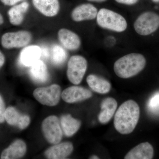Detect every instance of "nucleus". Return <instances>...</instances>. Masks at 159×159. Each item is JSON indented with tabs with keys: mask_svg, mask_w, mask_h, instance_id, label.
I'll use <instances>...</instances> for the list:
<instances>
[{
	"mask_svg": "<svg viewBox=\"0 0 159 159\" xmlns=\"http://www.w3.org/2000/svg\"><path fill=\"white\" fill-rule=\"evenodd\" d=\"M140 113V108L135 101L129 100L123 102L115 115V128L122 134H130L138 124Z\"/></svg>",
	"mask_w": 159,
	"mask_h": 159,
	"instance_id": "1",
	"label": "nucleus"
},
{
	"mask_svg": "<svg viewBox=\"0 0 159 159\" xmlns=\"http://www.w3.org/2000/svg\"><path fill=\"white\" fill-rule=\"evenodd\" d=\"M146 64V59L142 54L130 53L117 60L114 63V70L118 77L127 79L140 73Z\"/></svg>",
	"mask_w": 159,
	"mask_h": 159,
	"instance_id": "2",
	"label": "nucleus"
},
{
	"mask_svg": "<svg viewBox=\"0 0 159 159\" xmlns=\"http://www.w3.org/2000/svg\"><path fill=\"white\" fill-rule=\"evenodd\" d=\"M97 24L102 29L116 32H123L127 28V23L121 14L110 9L102 8L98 11Z\"/></svg>",
	"mask_w": 159,
	"mask_h": 159,
	"instance_id": "3",
	"label": "nucleus"
},
{
	"mask_svg": "<svg viewBox=\"0 0 159 159\" xmlns=\"http://www.w3.org/2000/svg\"><path fill=\"white\" fill-rule=\"evenodd\" d=\"M32 39V34L27 30L10 31L2 34L1 44L3 48L7 50L22 48L29 45Z\"/></svg>",
	"mask_w": 159,
	"mask_h": 159,
	"instance_id": "4",
	"label": "nucleus"
},
{
	"mask_svg": "<svg viewBox=\"0 0 159 159\" xmlns=\"http://www.w3.org/2000/svg\"><path fill=\"white\" fill-rule=\"evenodd\" d=\"M134 27L139 35H150L159 28V15L153 11L143 12L135 21Z\"/></svg>",
	"mask_w": 159,
	"mask_h": 159,
	"instance_id": "5",
	"label": "nucleus"
},
{
	"mask_svg": "<svg viewBox=\"0 0 159 159\" xmlns=\"http://www.w3.org/2000/svg\"><path fill=\"white\" fill-rule=\"evenodd\" d=\"M87 67V61L85 57L79 55L71 56L68 62L66 73L69 81L76 85L80 83Z\"/></svg>",
	"mask_w": 159,
	"mask_h": 159,
	"instance_id": "6",
	"label": "nucleus"
},
{
	"mask_svg": "<svg viewBox=\"0 0 159 159\" xmlns=\"http://www.w3.org/2000/svg\"><path fill=\"white\" fill-rule=\"evenodd\" d=\"M61 94V87L57 84L46 87L38 88L33 92L34 98L39 102L43 105L50 107L58 104Z\"/></svg>",
	"mask_w": 159,
	"mask_h": 159,
	"instance_id": "7",
	"label": "nucleus"
},
{
	"mask_svg": "<svg viewBox=\"0 0 159 159\" xmlns=\"http://www.w3.org/2000/svg\"><path fill=\"white\" fill-rule=\"evenodd\" d=\"M42 129L46 140L51 144L59 143L62 138V130L59 119L55 116L46 118L42 124Z\"/></svg>",
	"mask_w": 159,
	"mask_h": 159,
	"instance_id": "8",
	"label": "nucleus"
},
{
	"mask_svg": "<svg viewBox=\"0 0 159 159\" xmlns=\"http://www.w3.org/2000/svg\"><path fill=\"white\" fill-rule=\"evenodd\" d=\"M98 11L97 7L91 3L80 4L72 10L71 17L77 22L93 20L97 18Z\"/></svg>",
	"mask_w": 159,
	"mask_h": 159,
	"instance_id": "9",
	"label": "nucleus"
},
{
	"mask_svg": "<svg viewBox=\"0 0 159 159\" xmlns=\"http://www.w3.org/2000/svg\"><path fill=\"white\" fill-rule=\"evenodd\" d=\"M92 92L87 89L80 86L70 87L65 89L61 93L63 100L67 103L80 102L92 97Z\"/></svg>",
	"mask_w": 159,
	"mask_h": 159,
	"instance_id": "10",
	"label": "nucleus"
},
{
	"mask_svg": "<svg viewBox=\"0 0 159 159\" xmlns=\"http://www.w3.org/2000/svg\"><path fill=\"white\" fill-rule=\"evenodd\" d=\"M57 37L61 45L69 51H76L81 46V39L79 35L68 29L62 28L59 29Z\"/></svg>",
	"mask_w": 159,
	"mask_h": 159,
	"instance_id": "11",
	"label": "nucleus"
},
{
	"mask_svg": "<svg viewBox=\"0 0 159 159\" xmlns=\"http://www.w3.org/2000/svg\"><path fill=\"white\" fill-rule=\"evenodd\" d=\"M34 8L46 17L56 16L60 10L59 0H31Z\"/></svg>",
	"mask_w": 159,
	"mask_h": 159,
	"instance_id": "12",
	"label": "nucleus"
},
{
	"mask_svg": "<svg viewBox=\"0 0 159 159\" xmlns=\"http://www.w3.org/2000/svg\"><path fill=\"white\" fill-rule=\"evenodd\" d=\"M30 4L25 1L11 6L7 11L9 23L13 26L21 25L25 19V14L29 10Z\"/></svg>",
	"mask_w": 159,
	"mask_h": 159,
	"instance_id": "13",
	"label": "nucleus"
},
{
	"mask_svg": "<svg viewBox=\"0 0 159 159\" xmlns=\"http://www.w3.org/2000/svg\"><path fill=\"white\" fill-rule=\"evenodd\" d=\"M73 149L74 146L71 142L57 143L47 149L45 155L49 159H65L71 154Z\"/></svg>",
	"mask_w": 159,
	"mask_h": 159,
	"instance_id": "14",
	"label": "nucleus"
},
{
	"mask_svg": "<svg viewBox=\"0 0 159 159\" xmlns=\"http://www.w3.org/2000/svg\"><path fill=\"white\" fill-rule=\"evenodd\" d=\"M26 151V143L23 140L17 139L3 151L0 157L2 159H20L25 155Z\"/></svg>",
	"mask_w": 159,
	"mask_h": 159,
	"instance_id": "15",
	"label": "nucleus"
},
{
	"mask_svg": "<svg viewBox=\"0 0 159 159\" xmlns=\"http://www.w3.org/2000/svg\"><path fill=\"white\" fill-rule=\"evenodd\" d=\"M42 49L36 45L27 46L20 54V61L25 66H31L40 59L42 56Z\"/></svg>",
	"mask_w": 159,
	"mask_h": 159,
	"instance_id": "16",
	"label": "nucleus"
},
{
	"mask_svg": "<svg viewBox=\"0 0 159 159\" xmlns=\"http://www.w3.org/2000/svg\"><path fill=\"white\" fill-rule=\"evenodd\" d=\"M153 147L148 142H143L134 147L125 155V159H151L153 157Z\"/></svg>",
	"mask_w": 159,
	"mask_h": 159,
	"instance_id": "17",
	"label": "nucleus"
},
{
	"mask_svg": "<svg viewBox=\"0 0 159 159\" xmlns=\"http://www.w3.org/2000/svg\"><path fill=\"white\" fill-rule=\"evenodd\" d=\"M117 107L116 100L111 97L106 98L102 101L101 111L98 116L99 122L106 124L109 122L116 112Z\"/></svg>",
	"mask_w": 159,
	"mask_h": 159,
	"instance_id": "18",
	"label": "nucleus"
},
{
	"mask_svg": "<svg viewBox=\"0 0 159 159\" xmlns=\"http://www.w3.org/2000/svg\"><path fill=\"white\" fill-rule=\"evenodd\" d=\"M86 80L89 86L98 93L106 94L110 91V83L102 77L90 74L87 77Z\"/></svg>",
	"mask_w": 159,
	"mask_h": 159,
	"instance_id": "19",
	"label": "nucleus"
},
{
	"mask_svg": "<svg viewBox=\"0 0 159 159\" xmlns=\"http://www.w3.org/2000/svg\"><path fill=\"white\" fill-rule=\"evenodd\" d=\"M30 75L32 79L38 83L45 82L48 78V71L46 64L39 60L31 66Z\"/></svg>",
	"mask_w": 159,
	"mask_h": 159,
	"instance_id": "20",
	"label": "nucleus"
},
{
	"mask_svg": "<svg viewBox=\"0 0 159 159\" xmlns=\"http://www.w3.org/2000/svg\"><path fill=\"white\" fill-rule=\"evenodd\" d=\"M60 124L64 133L67 137H71L79 130L81 122L73 118L70 115H66L61 117Z\"/></svg>",
	"mask_w": 159,
	"mask_h": 159,
	"instance_id": "21",
	"label": "nucleus"
},
{
	"mask_svg": "<svg viewBox=\"0 0 159 159\" xmlns=\"http://www.w3.org/2000/svg\"><path fill=\"white\" fill-rule=\"evenodd\" d=\"M16 108L13 107H9L6 108L5 114V121L12 126L19 127L24 117Z\"/></svg>",
	"mask_w": 159,
	"mask_h": 159,
	"instance_id": "22",
	"label": "nucleus"
},
{
	"mask_svg": "<svg viewBox=\"0 0 159 159\" xmlns=\"http://www.w3.org/2000/svg\"><path fill=\"white\" fill-rule=\"evenodd\" d=\"M66 51L59 46L55 45L52 48L51 59L55 65H59L64 62L66 58Z\"/></svg>",
	"mask_w": 159,
	"mask_h": 159,
	"instance_id": "23",
	"label": "nucleus"
},
{
	"mask_svg": "<svg viewBox=\"0 0 159 159\" xmlns=\"http://www.w3.org/2000/svg\"><path fill=\"white\" fill-rule=\"evenodd\" d=\"M147 107L148 111L152 113H159V92L153 94L148 102Z\"/></svg>",
	"mask_w": 159,
	"mask_h": 159,
	"instance_id": "24",
	"label": "nucleus"
},
{
	"mask_svg": "<svg viewBox=\"0 0 159 159\" xmlns=\"http://www.w3.org/2000/svg\"><path fill=\"white\" fill-rule=\"evenodd\" d=\"M6 109L5 101L0 95V123L5 122V114Z\"/></svg>",
	"mask_w": 159,
	"mask_h": 159,
	"instance_id": "25",
	"label": "nucleus"
},
{
	"mask_svg": "<svg viewBox=\"0 0 159 159\" xmlns=\"http://www.w3.org/2000/svg\"><path fill=\"white\" fill-rule=\"evenodd\" d=\"M25 1V0H0V2L4 6L11 7Z\"/></svg>",
	"mask_w": 159,
	"mask_h": 159,
	"instance_id": "26",
	"label": "nucleus"
},
{
	"mask_svg": "<svg viewBox=\"0 0 159 159\" xmlns=\"http://www.w3.org/2000/svg\"><path fill=\"white\" fill-rule=\"evenodd\" d=\"M116 2L127 6H132L138 2L139 0H115Z\"/></svg>",
	"mask_w": 159,
	"mask_h": 159,
	"instance_id": "27",
	"label": "nucleus"
},
{
	"mask_svg": "<svg viewBox=\"0 0 159 159\" xmlns=\"http://www.w3.org/2000/svg\"><path fill=\"white\" fill-rule=\"evenodd\" d=\"M6 62V57L3 52L0 50V69L2 68Z\"/></svg>",
	"mask_w": 159,
	"mask_h": 159,
	"instance_id": "28",
	"label": "nucleus"
},
{
	"mask_svg": "<svg viewBox=\"0 0 159 159\" xmlns=\"http://www.w3.org/2000/svg\"><path fill=\"white\" fill-rule=\"evenodd\" d=\"M87 1L91 2L102 3L106 2L107 0H87Z\"/></svg>",
	"mask_w": 159,
	"mask_h": 159,
	"instance_id": "29",
	"label": "nucleus"
},
{
	"mask_svg": "<svg viewBox=\"0 0 159 159\" xmlns=\"http://www.w3.org/2000/svg\"><path fill=\"white\" fill-rule=\"evenodd\" d=\"M4 17L2 15V13L0 12V25H2L4 23Z\"/></svg>",
	"mask_w": 159,
	"mask_h": 159,
	"instance_id": "30",
	"label": "nucleus"
},
{
	"mask_svg": "<svg viewBox=\"0 0 159 159\" xmlns=\"http://www.w3.org/2000/svg\"><path fill=\"white\" fill-rule=\"evenodd\" d=\"M99 157L97 156L96 155H93L92 156V157H91V158H90V159H99Z\"/></svg>",
	"mask_w": 159,
	"mask_h": 159,
	"instance_id": "31",
	"label": "nucleus"
},
{
	"mask_svg": "<svg viewBox=\"0 0 159 159\" xmlns=\"http://www.w3.org/2000/svg\"><path fill=\"white\" fill-rule=\"evenodd\" d=\"M153 2L158 3L159 2V0H152Z\"/></svg>",
	"mask_w": 159,
	"mask_h": 159,
	"instance_id": "32",
	"label": "nucleus"
}]
</instances>
